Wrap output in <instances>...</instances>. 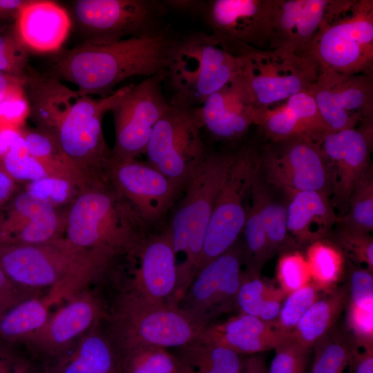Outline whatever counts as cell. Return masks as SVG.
<instances>
[{
  "instance_id": "f6af8a7d",
  "label": "cell",
  "mask_w": 373,
  "mask_h": 373,
  "mask_svg": "<svg viewBox=\"0 0 373 373\" xmlns=\"http://www.w3.org/2000/svg\"><path fill=\"white\" fill-rule=\"evenodd\" d=\"M333 242L353 262L370 271H373V239L370 233L351 229L336 224Z\"/></svg>"
},
{
  "instance_id": "52a82bcc",
  "label": "cell",
  "mask_w": 373,
  "mask_h": 373,
  "mask_svg": "<svg viewBox=\"0 0 373 373\" xmlns=\"http://www.w3.org/2000/svg\"><path fill=\"white\" fill-rule=\"evenodd\" d=\"M133 84L99 99L80 95L67 110L52 134L59 148L88 185L108 180L112 151L104 139L102 119ZM51 134V133H50Z\"/></svg>"
},
{
  "instance_id": "e0dca14e",
  "label": "cell",
  "mask_w": 373,
  "mask_h": 373,
  "mask_svg": "<svg viewBox=\"0 0 373 373\" xmlns=\"http://www.w3.org/2000/svg\"><path fill=\"white\" fill-rule=\"evenodd\" d=\"M46 324L22 345L30 354L49 365L64 356L78 340L105 319L106 309L89 289L62 303Z\"/></svg>"
},
{
  "instance_id": "836d02e7",
  "label": "cell",
  "mask_w": 373,
  "mask_h": 373,
  "mask_svg": "<svg viewBox=\"0 0 373 373\" xmlns=\"http://www.w3.org/2000/svg\"><path fill=\"white\" fill-rule=\"evenodd\" d=\"M28 153L45 169L49 176L71 182L80 190L88 185L59 148L54 136L41 129H23Z\"/></svg>"
},
{
  "instance_id": "ee69618b",
  "label": "cell",
  "mask_w": 373,
  "mask_h": 373,
  "mask_svg": "<svg viewBox=\"0 0 373 373\" xmlns=\"http://www.w3.org/2000/svg\"><path fill=\"white\" fill-rule=\"evenodd\" d=\"M276 280L286 296L311 283L305 256L296 249L280 254L276 266Z\"/></svg>"
},
{
  "instance_id": "ac0fdd59",
  "label": "cell",
  "mask_w": 373,
  "mask_h": 373,
  "mask_svg": "<svg viewBox=\"0 0 373 373\" xmlns=\"http://www.w3.org/2000/svg\"><path fill=\"white\" fill-rule=\"evenodd\" d=\"M355 0H275L269 50L300 55L325 25L346 14Z\"/></svg>"
},
{
  "instance_id": "603a6c76",
  "label": "cell",
  "mask_w": 373,
  "mask_h": 373,
  "mask_svg": "<svg viewBox=\"0 0 373 373\" xmlns=\"http://www.w3.org/2000/svg\"><path fill=\"white\" fill-rule=\"evenodd\" d=\"M242 70L200 106L204 128L213 140L238 141L254 124L256 110Z\"/></svg>"
},
{
  "instance_id": "816d5d0a",
  "label": "cell",
  "mask_w": 373,
  "mask_h": 373,
  "mask_svg": "<svg viewBox=\"0 0 373 373\" xmlns=\"http://www.w3.org/2000/svg\"><path fill=\"white\" fill-rule=\"evenodd\" d=\"M20 346L0 338V373H29L33 367L30 358Z\"/></svg>"
},
{
  "instance_id": "30bf717a",
  "label": "cell",
  "mask_w": 373,
  "mask_h": 373,
  "mask_svg": "<svg viewBox=\"0 0 373 373\" xmlns=\"http://www.w3.org/2000/svg\"><path fill=\"white\" fill-rule=\"evenodd\" d=\"M260 150L244 145L233 159L217 195L198 260L197 273L231 247L242 232L258 169ZM195 274V275H196Z\"/></svg>"
},
{
  "instance_id": "d6986e66",
  "label": "cell",
  "mask_w": 373,
  "mask_h": 373,
  "mask_svg": "<svg viewBox=\"0 0 373 373\" xmlns=\"http://www.w3.org/2000/svg\"><path fill=\"white\" fill-rule=\"evenodd\" d=\"M319 144L327 165L331 202L340 218L347 211L356 181L372 164L373 119L363 120L353 128L327 133Z\"/></svg>"
},
{
  "instance_id": "91938a15",
  "label": "cell",
  "mask_w": 373,
  "mask_h": 373,
  "mask_svg": "<svg viewBox=\"0 0 373 373\" xmlns=\"http://www.w3.org/2000/svg\"><path fill=\"white\" fill-rule=\"evenodd\" d=\"M29 373H46L44 366L39 368L36 367L35 365L31 369V370L29 372Z\"/></svg>"
},
{
  "instance_id": "c3c4849f",
  "label": "cell",
  "mask_w": 373,
  "mask_h": 373,
  "mask_svg": "<svg viewBox=\"0 0 373 373\" xmlns=\"http://www.w3.org/2000/svg\"><path fill=\"white\" fill-rule=\"evenodd\" d=\"M25 189L48 201L55 208L68 207L80 189L66 180L47 176L25 184Z\"/></svg>"
},
{
  "instance_id": "f546056e",
  "label": "cell",
  "mask_w": 373,
  "mask_h": 373,
  "mask_svg": "<svg viewBox=\"0 0 373 373\" xmlns=\"http://www.w3.org/2000/svg\"><path fill=\"white\" fill-rule=\"evenodd\" d=\"M348 300L347 285L325 291L306 311L290 333V339L307 349L312 348L335 325L346 308Z\"/></svg>"
},
{
  "instance_id": "60d3db41",
  "label": "cell",
  "mask_w": 373,
  "mask_h": 373,
  "mask_svg": "<svg viewBox=\"0 0 373 373\" xmlns=\"http://www.w3.org/2000/svg\"><path fill=\"white\" fill-rule=\"evenodd\" d=\"M28 51L15 22L0 28V72L24 78L28 65Z\"/></svg>"
},
{
  "instance_id": "bcb514c9",
  "label": "cell",
  "mask_w": 373,
  "mask_h": 373,
  "mask_svg": "<svg viewBox=\"0 0 373 373\" xmlns=\"http://www.w3.org/2000/svg\"><path fill=\"white\" fill-rule=\"evenodd\" d=\"M278 289V287L261 278L260 274L242 271L237 307L240 314L258 317L261 307Z\"/></svg>"
},
{
  "instance_id": "f907efd6",
  "label": "cell",
  "mask_w": 373,
  "mask_h": 373,
  "mask_svg": "<svg viewBox=\"0 0 373 373\" xmlns=\"http://www.w3.org/2000/svg\"><path fill=\"white\" fill-rule=\"evenodd\" d=\"M28 116L30 108L24 90L0 103V126L22 129Z\"/></svg>"
},
{
  "instance_id": "11a10c76",
  "label": "cell",
  "mask_w": 373,
  "mask_h": 373,
  "mask_svg": "<svg viewBox=\"0 0 373 373\" xmlns=\"http://www.w3.org/2000/svg\"><path fill=\"white\" fill-rule=\"evenodd\" d=\"M349 365L353 373H373V349H362L354 345Z\"/></svg>"
},
{
  "instance_id": "8992f818",
  "label": "cell",
  "mask_w": 373,
  "mask_h": 373,
  "mask_svg": "<svg viewBox=\"0 0 373 373\" xmlns=\"http://www.w3.org/2000/svg\"><path fill=\"white\" fill-rule=\"evenodd\" d=\"M104 320L117 353L140 347L175 349L195 340L201 331L178 308L151 302L126 288Z\"/></svg>"
},
{
  "instance_id": "74e56055",
  "label": "cell",
  "mask_w": 373,
  "mask_h": 373,
  "mask_svg": "<svg viewBox=\"0 0 373 373\" xmlns=\"http://www.w3.org/2000/svg\"><path fill=\"white\" fill-rule=\"evenodd\" d=\"M337 224L370 233L373 230V169L371 164L356 181L350 195L348 209Z\"/></svg>"
},
{
  "instance_id": "f1b7e54d",
  "label": "cell",
  "mask_w": 373,
  "mask_h": 373,
  "mask_svg": "<svg viewBox=\"0 0 373 373\" xmlns=\"http://www.w3.org/2000/svg\"><path fill=\"white\" fill-rule=\"evenodd\" d=\"M44 367L46 373H118L117 354L100 323Z\"/></svg>"
},
{
  "instance_id": "3957f363",
  "label": "cell",
  "mask_w": 373,
  "mask_h": 373,
  "mask_svg": "<svg viewBox=\"0 0 373 373\" xmlns=\"http://www.w3.org/2000/svg\"><path fill=\"white\" fill-rule=\"evenodd\" d=\"M151 228L108 180L79 191L67 207L64 238L79 248L127 256Z\"/></svg>"
},
{
  "instance_id": "484cf974",
  "label": "cell",
  "mask_w": 373,
  "mask_h": 373,
  "mask_svg": "<svg viewBox=\"0 0 373 373\" xmlns=\"http://www.w3.org/2000/svg\"><path fill=\"white\" fill-rule=\"evenodd\" d=\"M15 23L28 50L52 52L59 50L68 37L71 18L67 10L55 1L30 0Z\"/></svg>"
},
{
  "instance_id": "d590c367",
  "label": "cell",
  "mask_w": 373,
  "mask_h": 373,
  "mask_svg": "<svg viewBox=\"0 0 373 373\" xmlns=\"http://www.w3.org/2000/svg\"><path fill=\"white\" fill-rule=\"evenodd\" d=\"M306 259L312 282L324 292L337 286L345 270V256L333 242L322 239L307 249Z\"/></svg>"
},
{
  "instance_id": "7a4b0ae2",
  "label": "cell",
  "mask_w": 373,
  "mask_h": 373,
  "mask_svg": "<svg viewBox=\"0 0 373 373\" xmlns=\"http://www.w3.org/2000/svg\"><path fill=\"white\" fill-rule=\"evenodd\" d=\"M117 256L84 249L64 237L34 245H0V267L17 286L35 292L47 290L54 305L89 289Z\"/></svg>"
},
{
  "instance_id": "cb8c5ba5",
  "label": "cell",
  "mask_w": 373,
  "mask_h": 373,
  "mask_svg": "<svg viewBox=\"0 0 373 373\" xmlns=\"http://www.w3.org/2000/svg\"><path fill=\"white\" fill-rule=\"evenodd\" d=\"M254 125L260 128L270 142L295 137L320 142L329 133L308 90L292 95L279 107L256 111Z\"/></svg>"
},
{
  "instance_id": "7bdbcfd3",
  "label": "cell",
  "mask_w": 373,
  "mask_h": 373,
  "mask_svg": "<svg viewBox=\"0 0 373 373\" xmlns=\"http://www.w3.org/2000/svg\"><path fill=\"white\" fill-rule=\"evenodd\" d=\"M0 165L17 183L26 184L49 176L43 166L28 153L24 139L0 157Z\"/></svg>"
},
{
  "instance_id": "7dc6e473",
  "label": "cell",
  "mask_w": 373,
  "mask_h": 373,
  "mask_svg": "<svg viewBox=\"0 0 373 373\" xmlns=\"http://www.w3.org/2000/svg\"><path fill=\"white\" fill-rule=\"evenodd\" d=\"M347 325L354 344L362 349H373V298L347 304Z\"/></svg>"
},
{
  "instance_id": "6f0895ef",
  "label": "cell",
  "mask_w": 373,
  "mask_h": 373,
  "mask_svg": "<svg viewBox=\"0 0 373 373\" xmlns=\"http://www.w3.org/2000/svg\"><path fill=\"white\" fill-rule=\"evenodd\" d=\"M30 0H0V20H17Z\"/></svg>"
},
{
  "instance_id": "8d00e7d4",
  "label": "cell",
  "mask_w": 373,
  "mask_h": 373,
  "mask_svg": "<svg viewBox=\"0 0 373 373\" xmlns=\"http://www.w3.org/2000/svg\"><path fill=\"white\" fill-rule=\"evenodd\" d=\"M117 354L118 373H180L173 352L159 347H140Z\"/></svg>"
},
{
  "instance_id": "d4e9b609",
  "label": "cell",
  "mask_w": 373,
  "mask_h": 373,
  "mask_svg": "<svg viewBox=\"0 0 373 373\" xmlns=\"http://www.w3.org/2000/svg\"><path fill=\"white\" fill-rule=\"evenodd\" d=\"M239 354H255L276 348L290 334L274 329L258 317L240 314L203 328L198 337Z\"/></svg>"
},
{
  "instance_id": "8fae6325",
  "label": "cell",
  "mask_w": 373,
  "mask_h": 373,
  "mask_svg": "<svg viewBox=\"0 0 373 373\" xmlns=\"http://www.w3.org/2000/svg\"><path fill=\"white\" fill-rule=\"evenodd\" d=\"M167 8L157 0H76L70 16L83 42L105 45L162 28Z\"/></svg>"
},
{
  "instance_id": "9c48e42d",
  "label": "cell",
  "mask_w": 373,
  "mask_h": 373,
  "mask_svg": "<svg viewBox=\"0 0 373 373\" xmlns=\"http://www.w3.org/2000/svg\"><path fill=\"white\" fill-rule=\"evenodd\" d=\"M299 55L319 70L373 78V1L355 0L349 11L324 26Z\"/></svg>"
},
{
  "instance_id": "6da1fadb",
  "label": "cell",
  "mask_w": 373,
  "mask_h": 373,
  "mask_svg": "<svg viewBox=\"0 0 373 373\" xmlns=\"http://www.w3.org/2000/svg\"><path fill=\"white\" fill-rule=\"evenodd\" d=\"M180 35L166 24L155 31L117 42H82L55 59L52 76L75 84L80 95L109 96L120 82L135 75H162Z\"/></svg>"
},
{
  "instance_id": "b9f144b4",
  "label": "cell",
  "mask_w": 373,
  "mask_h": 373,
  "mask_svg": "<svg viewBox=\"0 0 373 373\" xmlns=\"http://www.w3.org/2000/svg\"><path fill=\"white\" fill-rule=\"evenodd\" d=\"M320 291L311 282L287 296L271 326L290 334L303 314L319 298Z\"/></svg>"
},
{
  "instance_id": "f35d334b",
  "label": "cell",
  "mask_w": 373,
  "mask_h": 373,
  "mask_svg": "<svg viewBox=\"0 0 373 373\" xmlns=\"http://www.w3.org/2000/svg\"><path fill=\"white\" fill-rule=\"evenodd\" d=\"M354 345L350 336L332 328L312 347L314 359L310 373H344Z\"/></svg>"
},
{
  "instance_id": "4316f807",
  "label": "cell",
  "mask_w": 373,
  "mask_h": 373,
  "mask_svg": "<svg viewBox=\"0 0 373 373\" xmlns=\"http://www.w3.org/2000/svg\"><path fill=\"white\" fill-rule=\"evenodd\" d=\"M287 229L299 245L326 238L338 220L330 197L316 191H302L289 195Z\"/></svg>"
},
{
  "instance_id": "9a60e30c",
  "label": "cell",
  "mask_w": 373,
  "mask_h": 373,
  "mask_svg": "<svg viewBox=\"0 0 373 373\" xmlns=\"http://www.w3.org/2000/svg\"><path fill=\"white\" fill-rule=\"evenodd\" d=\"M165 79L153 75L133 84L113 108L112 159H135L145 153L155 126L170 105L162 88Z\"/></svg>"
},
{
  "instance_id": "681fc988",
  "label": "cell",
  "mask_w": 373,
  "mask_h": 373,
  "mask_svg": "<svg viewBox=\"0 0 373 373\" xmlns=\"http://www.w3.org/2000/svg\"><path fill=\"white\" fill-rule=\"evenodd\" d=\"M268 373H305L309 349L290 338L276 348Z\"/></svg>"
},
{
  "instance_id": "ba28073f",
  "label": "cell",
  "mask_w": 373,
  "mask_h": 373,
  "mask_svg": "<svg viewBox=\"0 0 373 373\" xmlns=\"http://www.w3.org/2000/svg\"><path fill=\"white\" fill-rule=\"evenodd\" d=\"M203 128L200 106L170 103L153 130L146 162L183 191L209 151Z\"/></svg>"
},
{
  "instance_id": "ffe728a7",
  "label": "cell",
  "mask_w": 373,
  "mask_h": 373,
  "mask_svg": "<svg viewBox=\"0 0 373 373\" xmlns=\"http://www.w3.org/2000/svg\"><path fill=\"white\" fill-rule=\"evenodd\" d=\"M329 133L373 119V78L319 70L307 90Z\"/></svg>"
},
{
  "instance_id": "e575fe53",
  "label": "cell",
  "mask_w": 373,
  "mask_h": 373,
  "mask_svg": "<svg viewBox=\"0 0 373 373\" xmlns=\"http://www.w3.org/2000/svg\"><path fill=\"white\" fill-rule=\"evenodd\" d=\"M66 208H50L21 226L0 233V245H34L64 237Z\"/></svg>"
},
{
  "instance_id": "ab89813d",
  "label": "cell",
  "mask_w": 373,
  "mask_h": 373,
  "mask_svg": "<svg viewBox=\"0 0 373 373\" xmlns=\"http://www.w3.org/2000/svg\"><path fill=\"white\" fill-rule=\"evenodd\" d=\"M50 208L55 207L43 198L25 188L18 190L0 209V233L21 226Z\"/></svg>"
},
{
  "instance_id": "83f0119b",
  "label": "cell",
  "mask_w": 373,
  "mask_h": 373,
  "mask_svg": "<svg viewBox=\"0 0 373 373\" xmlns=\"http://www.w3.org/2000/svg\"><path fill=\"white\" fill-rule=\"evenodd\" d=\"M23 90L30 116L37 128L52 134L61 119L80 96L53 76L40 74L28 65Z\"/></svg>"
},
{
  "instance_id": "94428289",
  "label": "cell",
  "mask_w": 373,
  "mask_h": 373,
  "mask_svg": "<svg viewBox=\"0 0 373 373\" xmlns=\"http://www.w3.org/2000/svg\"><path fill=\"white\" fill-rule=\"evenodd\" d=\"M5 24L6 23H3L2 21L0 20V28Z\"/></svg>"
},
{
  "instance_id": "4dcf8cb0",
  "label": "cell",
  "mask_w": 373,
  "mask_h": 373,
  "mask_svg": "<svg viewBox=\"0 0 373 373\" xmlns=\"http://www.w3.org/2000/svg\"><path fill=\"white\" fill-rule=\"evenodd\" d=\"M272 189L263 180L258 169L251 193L257 201L262 217L270 258L277 252L296 250L298 246L287 229V202L278 198Z\"/></svg>"
},
{
  "instance_id": "db71d44e",
  "label": "cell",
  "mask_w": 373,
  "mask_h": 373,
  "mask_svg": "<svg viewBox=\"0 0 373 373\" xmlns=\"http://www.w3.org/2000/svg\"><path fill=\"white\" fill-rule=\"evenodd\" d=\"M39 294L15 285L0 267V317L20 301Z\"/></svg>"
},
{
  "instance_id": "5bb4252c",
  "label": "cell",
  "mask_w": 373,
  "mask_h": 373,
  "mask_svg": "<svg viewBox=\"0 0 373 373\" xmlns=\"http://www.w3.org/2000/svg\"><path fill=\"white\" fill-rule=\"evenodd\" d=\"M242 264V245L237 241L194 277L178 308L200 330L238 309Z\"/></svg>"
},
{
  "instance_id": "1f68e13d",
  "label": "cell",
  "mask_w": 373,
  "mask_h": 373,
  "mask_svg": "<svg viewBox=\"0 0 373 373\" xmlns=\"http://www.w3.org/2000/svg\"><path fill=\"white\" fill-rule=\"evenodd\" d=\"M173 352L180 373H241L243 366L240 354L198 338Z\"/></svg>"
},
{
  "instance_id": "7402d4cb",
  "label": "cell",
  "mask_w": 373,
  "mask_h": 373,
  "mask_svg": "<svg viewBox=\"0 0 373 373\" xmlns=\"http://www.w3.org/2000/svg\"><path fill=\"white\" fill-rule=\"evenodd\" d=\"M130 256L137 264L126 288L151 302L171 306L178 269L168 226L160 231H151Z\"/></svg>"
},
{
  "instance_id": "7c38bea8",
  "label": "cell",
  "mask_w": 373,
  "mask_h": 373,
  "mask_svg": "<svg viewBox=\"0 0 373 373\" xmlns=\"http://www.w3.org/2000/svg\"><path fill=\"white\" fill-rule=\"evenodd\" d=\"M275 0H192L188 12L198 17L233 54L268 50Z\"/></svg>"
},
{
  "instance_id": "9f6ffc18",
  "label": "cell",
  "mask_w": 373,
  "mask_h": 373,
  "mask_svg": "<svg viewBox=\"0 0 373 373\" xmlns=\"http://www.w3.org/2000/svg\"><path fill=\"white\" fill-rule=\"evenodd\" d=\"M24 78L0 72V103L23 90Z\"/></svg>"
},
{
  "instance_id": "d6a6232c",
  "label": "cell",
  "mask_w": 373,
  "mask_h": 373,
  "mask_svg": "<svg viewBox=\"0 0 373 373\" xmlns=\"http://www.w3.org/2000/svg\"><path fill=\"white\" fill-rule=\"evenodd\" d=\"M52 306L46 294L35 295L17 303L0 317V338L22 345L46 324Z\"/></svg>"
},
{
  "instance_id": "f5cc1de1",
  "label": "cell",
  "mask_w": 373,
  "mask_h": 373,
  "mask_svg": "<svg viewBox=\"0 0 373 373\" xmlns=\"http://www.w3.org/2000/svg\"><path fill=\"white\" fill-rule=\"evenodd\" d=\"M348 281V303H355L373 298L372 272L361 266L351 264Z\"/></svg>"
},
{
  "instance_id": "44dd1931",
  "label": "cell",
  "mask_w": 373,
  "mask_h": 373,
  "mask_svg": "<svg viewBox=\"0 0 373 373\" xmlns=\"http://www.w3.org/2000/svg\"><path fill=\"white\" fill-rule=\"evenodd\" d=\"M107 175L151 227L164 219L182 192L158 170L136 158L112 159Z\"/></svg>"
},
{
  "instance_id": "5b68a950",
  "label": "cell",
  "mask_w": 373,
  "mask_h": 373,
  "mask_svg": "<svg viewBox=\"0 0 373 373\" xmlns=\"http://www.w3.org/2000/svg\"><path fill=\"white\" fill-rule=\"evenodd\" d=\"M247 56L231 53L213 34L193 32L180 36L166 72L172 90L170 103L200 106L242 72Z\"/></svg>"
},
{
  "instance_id": "2e32d148",
  "label": "cell",
  "mask_w": 373,
  "mask_h": 373,
  "mask_svg": "<svg viewBox=\"0 0 373 373\" xmlns=\"http://www.w3.org/2000/svg\"><path fill=\"white\" fill-rule=\"evenodd\" d=\"M318 72L313 61L303 55L283 57L259 50L247 56L242 70L256 111L307 90Z\"/></svg>"
},
{
  "instance_id": "680465c9",
  "label": "cell",
  "mask_w": 373,
  "mask_h": 373,
  "mask_svg": "<svg viewBox=\"0 0 373 373\" xmlns=\"http://www.w3.org/2000/svg\"><path fill=\"white\" fill-rule=\"evenodd\" d=\"M241 373H268L263 356L255 354L244 358Z\"/></svg>"
},
{
  "instance_id": "277c9868",
  "label": "cell",
  "mask_w": 373,
  "mask_h": 373,
  "mask_svg": "<svg viewBox=\"0 0 373 373\" xmlns=\"http://www.w3.org/2000/svg\"><path fill=\"white\" fill-rule=\"evenodd\" d=\"M233 155L234 151L209 150L172 209L167 226L175 257L182 256V260L177 265V285L171 302L175 307L195 276L215 201Z\"/></svg>"
},
{
  "instance_id": "4fadbf2b",
  "label": "cell",
  "mask_w": 373,
  "mask_h": 373,
  "mask_svg": "<svg viewBox=\"0 0 373 373\" xmlns=\"http://www.w3.org/2000/svg\"><path fill=\"white\" fill-rule=\"evenodd\" d=\"M258 171L263 180L289 196L316 191L331 198L327 165L319 142L306 137L270 142L260 150Z\"/></svg>"
}]
</instances>
